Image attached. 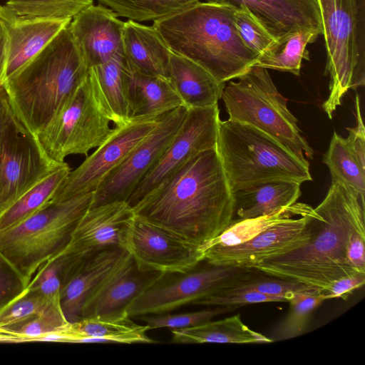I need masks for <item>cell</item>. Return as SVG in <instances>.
<instances>
[{"label":"cell","mask_w":365,"mask_h":365,"mask_svg":"<svg viewBox=\"0 0 365 365\" xmlns=\"http://www.w3.org/2000/svg\"><path fill=\"white\" fill-rule=\"evenodd\" d=\"M345 256L354 270L365 273V230L351 233L346 245Z\"/></svg>","instance_id":"obj_47"},{"label":"cell","mask_w":365,"mask_h":365,"mask_svg":"<svg viewBox=\"0 0 365 365\" xmlns=\"http://www.w3.org/2000/svg\"><path fill=\"white\" fill-rule=\"evenodd\" d=\"M160 118L131 120L115 125L110 136L79 166L70 171L51 200H64L94 192L101 182L153 131Z\"/></svg>","instance_id":"obj_13"},{"label":"cell","mask_w":365,"mask_h":365,"mask_svg":"<svg viewBox=\"0 0 365 365\" xmlns=\"http://www.w3.org/2000/svg\"><path fill=\"white\" fill-rule=\"evenodd\" d=\"M230 6L247 8L274 38L299 30L323 33L317 0H205Z\"/></svg>","instance_id":"obj_22"},{"label":"cell","mask_w":365,"mask_h":365,"mask_svg":"<svg viewBox=\"0 0 365 365\" xmlns=\"http://www.w3.org/2000/svg\"><path fill=\"white\" fill-rule=\"evenodd\" d=\"M364 197L351 187L331 181L326 197L309 215L307 242L252 269L306 284L322 292L338 279L358 272L347 262L345 251L351 233L365 230Z\"/></svg>","instance_id":"obj_2"},{"label":"cell","mask_w":365,"mask_h":365,"mask_svg":"<svg viewBox=\"0 0 365 365\" xmlns=\"http://www.w3.org/2000/svg\"><path fill=\"white\" fill-rule=\"evenodd\" d=\"M71 20L22 19L0 4L4 55L0 85L36 56Z\"/></svg>","instance_id":"obj_20"},{"label":"cell","mask_w":365,"mask_h":365,"mask_svg":"<svg viewBox=\"0 0 365 365\" xmlns=\"http://www.w3.org/2000/svg\"><path fill=\"white\" fill-rule=\"evenodd\" d=\"M168 78L187 109L218 104L225 86L200 65L172 51Z\"/></svg>","instance_id":"obj_24"},{"label":"cell","mask_w":365,"mask_h":365,"mask_svg":"<svg viewBox=\"0 0 365 365\" xmlns=\"http://www.w3.org/2000/svg\"><path fill=\"white\" fill-rule=\"evenodd\" d=\"M133 209L136 216L203 250L235 217L234 194L216 148L192 158Z\"/></svg>","instance_id":"obj_1"},{"label":"cell","mask_w":365,"mask_h":365,"mask_svg":"<svg viewBox=\"0 0 365 365\" xmlns=\"http://www.w3.org/2000/svg\"><path fill=\"white\" fill-rule=\"evenodd\" d=\"M252 268L215 265L200 261L186 272H164L127 309L130 318L169 313L231 286Z\"/></svg>","instance_id":"obj_10"},{"label":"cell","mask_w":365,"mask_h":365,"mask_svg":"<svg viewBox=\"0 0 365 365\" xmlns=\"http://www.w3.org/2000/svg\"><path fill=\"white\" fill-rule=\"evenodd\" d=\"M122 48L133 71L168 77L171 51L153 26L124 21Z\"/></svg>","instance_id":"obj_23"},{"label":"cell","mask_w":365,"mask_h":365,"mask_svg":"<svg viewBox=\"0 0 365 365\" xmlns=\"http://www.w3.org/2000/svg\"><path fill=\"white\" fill-rule=\"evenodd\" d=\"M327 51L329 96L322 108L331 119L349 89L365 83L364 58L357 38L356 0H317Z\"/></svg>","instance_id":"obj_9"},{"label":"cell","mask_w":365,"mask_h":365,"mask_svg":"<svg viewBox=\"0 0 365 365\" xmlns=\"http://www.w3.org/2000/svg\"><path fill=\"white\" fill-rule=\"evenodd\" d=\"M93 0H7L4 6L22 19L72 20Z\"/></svg>","instance_id":"obj_34"},{"label":"cell","mask_w":365,"mask_h":365,"mask_svg":"<svg viewBox=\"0 0 365 365\" xmlns=\"http://www.w3.org/2000/svg\"><path fill=\"white\" fill-rule=\"evenodd\" d=\"M218 104L187 109L173 138L127 200L132 207L160 183L200 153L216 148L220 121Z\"/></svg>","instance_id":"obj_11"},{"label":"cell","mask_w":365,"mask_h":365,"mask_svg":"<svg viewBox=\"0 0 365 365\" xmlns=\"http://www.w3.org/2000/svg\"><path fill=\"white\" fill-rule=\"evenodd\" d=\"M112 117L93 68L51 123L36 137L48 155L63 163L70 155H88L111 134Z\"/></svg>","instance_id":"obj_8"},{"label":"cell","mask_w":365,"mask_h":365,"mask_svg":"<svg viewBox=\"0 0 365 365\" xmlns=\"http://www.w3.org/2000/svg\"><path fill=\"white\" fill-rule=\"evenodd\" d=\"M89 70L66 26L2 86L19 120L37 136L61 110Z\"/></svg>","instance_id":"obj_3"},{"label":"cell","mask_w":365,"mask_h":365,"mask_svg":"<svg viewBox=\"0 0 365 365\" xmlns=\"http://www.w3.org/2000/svg\"><path fill=\"white\" fill-rule=\"evenodd\" d=\"M29 282L0 252V312L24 293Z\"/></svg>","instance_id":"obj_44"},{"label":"cell","mask_w":365,"mask_h":365,"mask_svg":"<svg viewBox=\"0 0 365 365\" xmlns=\"http://www.w3.org/2000/svg\"><path fill=\"white\" fill-rule=\"evenodd\" d=\"M52 302H57L27 288L0 312V330L41 314Z\"/></svg>","instance_id":"obj_39"},{"label":"cell","mask_w":365,"mask_h":365,"mask_svg":"<svg viewBox=\"0 0 365 365\" xmlns=\"http://www.w3.org/2000/svg\"><path fill=\"white\" fill-rule=\"evenodd\" d=\"M21 125L11 108L5 88L0 85V155L7 140Z\"/></svg>","instance_id":"obj_45"},{"label":"cell","mask_w":365,"mask_h":365,"mask_svg":"<svg viewBox=\"0 0 365 365\" xmlns=\"http://www.w3.org/2000/svg\"><path fill=\"white\" fill-rule=\"evenodd\" d=\"M93 192L64 200H50L19 224L0 232V252L30 282L38 269L67 247Z\"/></svg>","instance_id":"obj_6"},{"label":"cell","mask_w":365,"mask_h":365,"mask_svg":"<svg viewBox=\"0 0 365 365\" xmlns=\"http://www.w3.org/2000/svg\"><path fill=\"white\" fill-rule=\"evenodd\" d=\"M252 272L228 287L252 289L267 295L282 298L285 302L301 293H322L318 288L297 281L269 275L256 277L252 275Z\"/></svg>","instance_id":"obj_38"},{"label":"cell","mask_w":365,"mask_h":365,"mask_svg":"<svg viewBox=\"0 0 365 365\" xmlns=\"http://www.w3.org/2000/svg\"><path fill=\"white\" fill-rule=\"evenodd\" d=\"M123 26L113 11L99 4L78 14L68 29L91 68L106 63L122 48Z\"/></svg>","instance_id":"obj_21"},{"label":"cell","mask_w":365,"mask_h":365,"mask_svg":"<svg viewBox=\"0 0 365 365\" xmlns=\"http://www.w3.org/2000/svg\"><path fill=\"white\" fill-rule=\"evenodd\" d=\"M323 163L329 168L331 181L351 187L365 197V160L356 153L350 136L344 138L334 132Z\"/></svg>","instance_id":"obj_31"},{"label":"cell","mask_w":365,"mask_h":365,"mask_svg":"<svg viewBox=\"0 0 365 365\" xmlns=\"http://www.w3.org/2000/svg\"><path fill=\"white\" fill-rule=\"evenodd\" d=\"M147 325H140L129 317L115 319L83 318L69 323L68 333L73 343H153L146 332Z\"/></svg>","instance_id":"obj_29"},{"label":"cell","mask_w":365,"mask_h":365,"mask_svg":"<svg viewBox=\"0 0 365 365\" xmlns=\"http://www.w3.org/2000/svg\"><path fill=\"white\" fill-rule=\"evenodd\" d=\"M310 207L311 206L307 204L295 202L264 216L233 220L231 224L203 250L209 247H228L245 242L269 227L299 215Z\"/></svg>","instance_id":"obj_33"},{"label":"cell","mask_w":365,"mask_h":365,"mask_svg":"<svg viewBox=\"0 0 365 365\" xmlns=\"http://www.w3.org/2000/svg\"><path fill=\"white\" fill-rule=\"evenodd\" d=\"M319 35L315 31L304 29L275 38L271 46L259 55L254 66L299 76L302 59H309L306 46L315 41Z\"/></svg>","instance_id":"obj_30"},{"label":"cell","mask_w":365,"mask_h":365,"mask_svg":"<svg viewBox=\"0 0 365 365\" xmlns=\"http://www.w3.org/2000/svg\"><path fill=\"white\" fill-rule=\"evenodd\" d=\"M120 247H110L81 257L62 255L60 306L68 323L81 319L82 307L90 293L128 255Z\"/></svg>","instance_id":"obj_18"},{"label":"cell","mask_w":365,"mask_h":365,"mask_svg":"<svg viewBox=\"0 0 365 365\" xmlns=\"http://www.w3.org/2000/svg\"><path fill=\"white\" fill-rule=\"evenodd\" d=\"M63 263L64 257L62 255L46 262L36 272L27 288L40 293L51 301L60 303Z\"/></svg>","instance_id":"obj_43"},{"label":"cell","mask_w":365,"mask_h":365,"mask_svg":"<svg viewBox=\"0 0 365 365\" xmlns=\"http://www.w3.org/2000/svg\"><path fill=\"white\" fill-rule=\"evenodd\" d=\"M94 68L99 85L115 125L130 120V88L133 71L123 54V48L108 61Z\"/></svg>","instance_id":"obj_27"},{"label":"cell","mask_w":365,"mask_h":365,"mask_svg":"<svg viewBox=\"0 0 365 365\" xmlns=\"http://www.w3.org/2000/svg\"><path fill=\"white\" fill-rule=\"evenodd\" d=\"M180 106L183 103L168 78L133 71L131 120L158 118Z\"/></svg>","instance_id":"obj_25"},{"label":"cell","mask_w":365,"mask_h":365,"mask_svg":"<svg viewBox=\"0 0 365 365\" xmlns=\"http://www.w3.org/2000/svg\"><path fill=\"white\" fill-rule=\"evenodd\" d=\"M63 163L51 159L37 137L21 125L0 155V215Z\"/></svg>","instance_id":"obj_16"},{"label":"cell","mask_w":365,"mask_h":365,"mask_svg":"<svg viewBox=\"0 0 365 365\" xmlns=\"http://www.w3.org/2000/svg\"><path fill=\"white\" fill-rule=\"evenodd\" d=\"M69 323L60 303L52 302L41 314L1 329L27 340H37L51 333L67 332Z\"/></svg>","instance_id":"obj_37"},{"label":"cell","mask_w":365,"mask_h":365,"mask_svg":"<svg viewBox=\"0 0 365 365\" xmlns=\"http://www.w3.org/2000/svg\"><path fill=\"white\" fill-rule=\"evenodd\" d=\"M227 307H216L197 312L180 314H148L138 317L146 323L150 329L170 328L171 329L187 328L198 325L208 321L222 313L229 312Z\"/></svg>","instance_id":"obj_40"},{"label":"cell","mask_w":365,"mask_h":365,"mask_svg":"<svg viewBox=\"0 0 365 365\" xmlns=\"http://www.w3.org/2000/svg\"><path fill=\"white\" fill-rule=\"evenodd\" d=\"M216 150L232 192L272 180H312L306 158L248 124L220 120Z\"/></svg>","instance_id":"obj_5"},{"label":"cell","mask_w":365,"mask_h":365,"mask_svg":"<svg viewBox=\"0 0 365 365\" xmlns=\"http://www.w3.org/2000/svg\"><path fill=\"white\" fill-rule=\"evenodd\" d=\"M235 11L228 6L198 1L153 26L172 51L226 83L254 66L258 57L242 40Z\"/></svg>","instance_id":"obj_4"},{"label":"cell","mask_w":365,"mask_h":365,"mask_svg":"<svg viewBox=\"0 0 365 365\" xmlns=\"http://www.w3.org/2000/svg\"><path fill=\"white\" fill-rule=\"evenodd\" d=\"M161 273L138 268L128 254L88 296L81 309V319L115 320L128 317L129 305Z\"/></svg>","instance_id":"obj_17"},{"label":"cell","mask_w":365,"mask_h":365,"mask_svg":"<svg viewBox=\"0 0 365 365\" xmlns=\"http://www.w3.org/2000/svg\"><path fill=\"white\" fill-rule=\"evenodd\" d=\"M234 18L242 40L258 56L274 41L275 38L247 8L235 9Z\"/></svg>","instance_id":"obj_41"},{"label":"cell","mask_w":365,"mask_h":365,"mask_svg":"<svg viewBox=\"0 0 365 365\" xmlns=\"http://www.w3.org/2000/svg\"><path fill=\"white\" fill-rule=\"evenodd\" d=\"M4 55V36L0 26V68L2 65L3 59Z\"/></svg>","instance_id":"obj_48"},{"label":"cell","mask_w":365,"mask_h":365,"mask_svg":"<svg viewBox=\"0 0 365 365\" xmlns=\"http://www.w3.org/2000/svg\"><path fill=\"white\" fill-rule=\"evenodd\" d=\"M283 302L285 301L282 298L267 295L252 289L226 287L197 301L194 304L235 308L253 304Z\"/></svg>","instance_id":"obj_42"},{"label":"cell","mask_w":365,"mask_h":365,"mask_svg":"<svg viewBox=\"0 0 365 365\" xmlns=\"http://www.w3.org/2000/svg\"><path fill=\"white\" fill-rule=\"evenodd\" d=\"M172 340L180 344H269L273 341L250 329L240 314L182 329H171Z\"/></svg>","instance_id":"obj_28"},{"label":"cell","mask_w":365,"mask_h":365,"mask_svg":"<svg viewBox=\"0 0 365 365\" xmlns=\"http://www.w3.org/2000/svg\"><path fill=\"white\" fill-rule=\"evenodd\" d=\"M118 16L137 22H153L193 5L199 0H98Z\"/></svg>","instance_id":"obj_35"},{"label":"cell","mask_w":365,"mask_h":365,"mask_svg":"<svg viewBox=\"0 0 365 365\" xmlns=\"http://www.w3.org/2000/svg\"><path fill=\"white\" fill-rule=\"evenodd\" d=\"M124 249L138 267L145 271L186 272L203 260L201 247L135 215Z\"/></svg>","instance_id":"obj_14"},{"label":"cell","mask_w":365,"mask_h":365,"mask_svg":"<svg viewBox=\"0 0 365 365\" xmlns=\"http://www.w3.org/2000/svg\"><path fill=\"white\" fill-rule=\"evenodd\" d=\"M134 217L133 207L126 202L90 207L79 220L61 254L81 257L110 247L124 248Z\"/></svg>","instance_id":"obj_19"},{"label":"cell","mask_w":365,"mask_h":365,"mask_svg":"<svg viewBox=\"0 0 365 365\" xmlns=\"http://www.w3.org/2000/svg\"><path fill=\"white\" fill-rule=\"evenodd\" d=\"M365 284V273L354 272L334 281L329 289L322 292L325 300L333 298L346 299L356 289Z\"/></svg>","instance_id":"obj_46"},{"label":"cell","mask_w":365,"mask_h":365,"mask_svg":"<svg viewBox=\"0 0 365 365\" xmlns=\"http://www.w3.org/2000/svg\"><path fill=\"white\" fill-rule=\"evenodd\" d=\"M225 84L221 98L229 120L252 125L277 139L301 158L313 159L287 99L278 91L267 68L254 66Z\"/></svg>","instance_id":"obj_7"},{"label":"cell","mask_w":365,"mask_h":365,"mask_svg":"<svg viewBox=\"0 0 365 365\" xmlns=\"http://www.w3.org/2000/svg\"><path fill=\"white\" fill-rule=\"evenodd\" d=\"M71 170L64 162L18 198L0 215V232L19 224L49 201Z\"/></svg>","instance_id":"obj_32"},{"label":"cell","mask_w":365,"mask_h":365,"mask_svg":"<svg viewBox=\"0 0 365 365\" xmlns=\"http://www.w3.org/2000/svg\"><path fill=\"white\" fill-rule=\"evenodd\" d=\"M325 298L323 293H301L291 298L289 309L284 319L272 334L273 342L299 336L305 333L312 312Z\"/></svg>","instance_id":"obj_36"},{"label":"cell","mask_w":365,"mask_h":365,"mask_svg":"<svg viewBox=\"0 0 365 365\" xmlns=\"http://www.w3.org/2000/svg\"><path fill=\"white\" fill-rule=\"evenodd\" d=\"M187 109L180 106L160 116L153 131L140 142L93 192L91 207L126 202L138 184L166 149L185 119Z\"/></svg>","instance_id":"obj_12"},{"label":"cell","mask_w":365,"mask_h":365,"mask_svg":"<svg viewBox=\"0 0 365 365\" xmlns=\"http://www.w3.org/2000/svg\"><path fill=\"white\" fill-rule=\"evenodd\" d=\"M301 184L292 180H272L233 192L237 216L233 220L264 216L294 204L301 195Z\"/></svg>","instance_id":"obj_26"},{"label":"cell","mask_w":365,"mask_h":365,"mask_svg":"<svg viewBox=\"0 0 365 365\" xmlns=\"http://www.w3.org/2000/svg\"><path fill=\"white\" fill-rule=\"evenodd\" d=\"M312 210L311 207L245 242L207 247L203 250V259L215 265L252 268L264 260L292 252L309 239L307 222Z\"/></svg>","instance_id":"obj_15"}]
</instances>
